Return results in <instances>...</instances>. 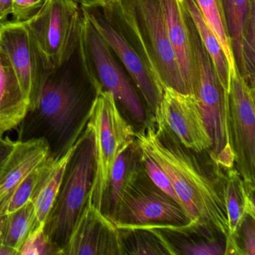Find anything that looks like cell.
<instances>
[{
    "mask_svg": "<svg viewBox=\"0 0 255 255\" xmlns=\"http://www.w3.org/2000/svg\"><path fill=\"white\" fill-rule=\"evenodd\" d=\"M15 144L16 141H13L8 137L3 138L2 134L0 133V170L9 157Z\"/></svg>",
    "mask_w": 255,
    "mask_h": 255,
    "instance_id": "33",
    "label": "cell"
},
{
    "mask_svg": "<svg viewBox=\"0 0 255 255\" xmlns=\"http://www.w3.org/2000/svg\"><path fill=\"white\" fill-rule=\"evenodd\" d=\"M116 0H101V6H104V5H110V4L116 2Z\"/></svg>",
    "mask_w": 255,
    "mask_h": 255,
    "instance_id": "38",
    "label": "cell"
},
{
    "mask_svg": "<svg viewBox=\"0 0 255 255\" xmlns=\"http://www.w3.org/2000/svg\"><path fill=\"white\" fill-rule=\"evenodd\" d=\"M204 20L219 40L229 65L230 72L236 69L227 32L226 22L221 0H195Z\"/></svg>",
    "mask_w": 255,
    "mask_h": 255,
    "instance_id": "26",
    "label": "cell"
},
{
    "mask_svg": "<svg viewBox=\"0 0 255 255\" xmlns=\"http://www.w3.org/2000/svg\"><path fill=\"white\" fill-rule=\"evenodd\" d=\"M109 219L118 228L180 229L195 225L180 204L155 186L143 165Z\"/></svg>",
    "mask_w": 255,
    "mask_h": 255,
    "instance_id": "6",
    "label": "cell"
},
{
    "mask_svg": "<svg viewBox=\"0 0 255 255\" xmlns=\"http://www.w3.org/2000/svg\"><path fill=\"white\" fill-rule=\"evenodd\" d=\"M226 22L227 32L237 71L241 74V35L243 26L255 0H221Z\"/></svg>",
    "mask_w": 255,
    "mask_h": 255,
    "instance_id": "24",
    "label": "cell"
},
{
    "mask_svg": "<svg viewBox=\"0 0 255 255\" xmlns=\"http://www.w3.org/2000/svg\"><path fill=\"white\" fill-rule=\"evenodd\" d=\"M119 229L89 198L62 255H123Z\"/></svg>",
    "mask_w": 255,
    "mask_h": 255,
    "instance_id": "14",
    "label": "cell"
},
{
    "mask_svg": "<svg viewBox=\"0 0 255 255\" xmlns=\"http://www.w3.org/2000/svg\"><path fill=\"white\" fill-rule=\"evenodd\" d=\"M185 17L198 81L197 98L212 138L209 156L220 168L230 169L234 167V153L230 135L228 93L219 80L211 58L186 8Z\"/></svg>",
    "mask_w": 255,
    "mask_h": 255,
    "instance_id": "5",
    "label": "cell"
},
{
    "mask_svg": "<svg viewBox=\"0 0 255 255\" xmlns=\"http://www.w3.org/2000/svg\"><path fill=\"white\" fill-rule=\"evenodd\" d=\"M13 0H0V23L7 20L11 15Z\"/></svg>",
    "mask_w": 255,
    "mask_h": 255,
    "instance_id": "34",
    "label": "cell"
},
{
    "mask_svg": "<svg viewBox=\"0 0 255 255\" xmlns=\"http://www.w3.org/2000/svg\"><path fill=\"white\" fill-rule=\"evenodd\" d=\"M88 125L93 129L97 169L92 202L101 211L110 171L119 153L135 139L132 125L123 117L113 95L101 90L92 107Z\"/></svg>",
    "mask_w": 255,
    "mask_h": 255,
    "instance_id": "8",
    "label": "cell"
},
{
    "mask_svg": "<svg viewBox=\"0 0 255 255\" xmlns=\"http://www.w3.org/2000/svg\"><path fill=\"white\" fill-rule=\"evenodd\" d=\"M81 8L125 67L145 103L150 121L162 101L164 89L129 38L116 1L104 6Z\"/></svg>",
    "mask_w": 255,
    "mask_h": 255,
    "instance_id": "7",
    "label": "cell"
},
{
    "mask_svg": "<svg viewBox=\"0 0 255 255\" xmlns=\"http://www.w3.org/2000/svg\"><path fill=\"white\" fill-rule=\"evenodd\" d=\"M29 108L8 57L0 48V133L18 128Z\"/></svg>",
    "mask_w": 255,
    "mask_h": 255,
    "instance_id": "18",
    "label": "cell"
},
{
    "mask_svg": "<svg viewBox=\"0 0 255 255\" xmlns=\"http://www.w3.org/2000/svg\"><path fill=\"white\" fill-rule=\"evenodd\" d=\"M237 255H255V218L246 215L235 236Z\"/></svg>",
    "mask_w": 255,
    "mask_h": 255,
    "instance_id": "31",
    "label": "cell"
},
{
    "mask_svg": "<svg viewBox=\"0 0 255 255\" xmlns=\"http://www.w3.org/2000/svg\"><path fill=\"white\" fill-rule=\"evenodd\" d=\"M125 29L162 87L188 95L160 0H116Z\"/></svg>",
    "mask_w": 255,
    "mask_h": 255,
    "instance_id": "4",
    "label": "cell"
},
{
    "mask_svg": "<svg viewBox=\"0 0 255 255\" xmlns=\"http://www.w3.org/2000/svg\"><path fill=\"white\" fill-rule=\"evenodd\" d=\"M55 162L56 161L48 156L45 160L35 167L17 186L4 208L2 215L12 213L30 201L37 185L42 177L50 171Z\"/></svg>",
    "mask_w": 255,
    "mask_h": 255,
    "instance_id": "27",
    "label": "cell"
},
{
    "mask_svg": "<svg viewBox=\"0 0 255 255\" xmlns=\"http://www.w3.org/2000/svg\"><path fill=\"white\" fill-rule=\"evenodd\" d=\"M101 90L81 32L72 56L47 73L36 104L19 125L17 141L43 139L49 157L60 159L86 128Z\"/></svg>",
    "mask_w": 255,
    "mask_h": 255,
    "instance_id": "1",
    "label": "cell"
},
{
    "mask_svg": "<svg viewBox=\"0 0 255 255\" xmlns=\"http://www.w3.org/2000/svg\"><path fill=\"white\" fill-rule=\"evenodd\" d=\"M141 154V148L134 139L119 153L115 161L101 207V213L107 217L113 214L129 180L142 167Z\"/></svg>",
    "mask_w": 255,
    "mask_h": 255,
    "instance_id": "19",
    "label": "cell"
},
{
    "mask_svg": "<svg viewBox=\"0 0 255 255\" xmlns=\"http://www.w3.org/2000/svg\"><path fill=\"white\" fill-rule=\"evenodd\" d=\"M255 93L237 68L231 71L228 119L234 165L244 183L255 188Z\"/></svg>",
    "mask_w": 255,
    "mask_h": 255,
    "instance_id": "12",
    "label": "cell"
},
{
    "mask_svg": "<svg viewBox=\"0 0 255 255\" xmlns=\"http://www.w3.org/2000/svg\"><path fill=\"white\" fill-rule=\"evenodd\" d=\"M183 1L186 10L195 24L201 41L211 58L219 80L224 89L228 93L231 72H230L228 60L222 50V46L207 22L204 20L201 11L195 3V0H183Z\"/></svg>",
    "mask_w": 255,
    "mask_h": 255,
    "instance_id": "21",
    "label": "cell"
},
{
    "mask_svg": "<svg viewBox=\"0 0 255 255\" xmlns=\"http://www.w3.org/2000/svg\"><path fill=\"white\" fill-rule=\"evenodd\" d=\"M35 210L33 203L28 201L12 213L5 214L2 244L20 250L23 243L34 231Z\"/></svg>",
    "mask_w": 255,
    "mask_h": 255,
    "instance_id": "25",
    "label": "cell"
},
{
    "mask_svg": "<svg viewBox=\"0 0 255 255\" xmlns=\"http://www.w3.org/2000/svg\"><path fill=\"white\" fill-rule=\"evenodd\" d=\"M83 11V10H82ZM81 32L94 72L103 90L110 92L118 106L141 126L150 122L138 90L128 73L93 23L83 11ZM133 83V82H132Z\"/></svg>",
    "mask_w": 255,
    "mask_h": 255,
    "instance_id": "10",
    "label": "cell"
},
{
    "mask_svg": "<svg viewBox=\"0 0 255 255\" xmlns=\"http://www.w3.org/2000/svg\"><path fill=\"white\" fill-rule=\"evenodd\" d=\"M84 8L101 6V0H70Z\"/></svg>",
    "mask_w": 255,
    "mask_h": 255,
    "instance_id": "35",
    "label": "cell"
},
{
    "mask_svg": "<svg viewBox=\"0 0 255 255\" xmlns=\"http://www.w3.org/2000/svg\"><path fill=\"white\" fill-rule=\"evenodd\" d=\"M81 6L70 0H47L39 12L26 22L49 71L65 63L78 45Z\"/></svg>",
    "mask_w": 255,
    "mask_h": 255,
    "instance_id": "9",
    "label": "cell"
},
{
    "mask_svg": "<svg viewBox=\"0 0 255 255\" xmlns=\"http://www.w3.org/2000/svg\"><path fill=\"white\" fill-rule=\"evenodd\" d=\"M48 156V146L43 139L16 141L0 170V215L23 179Z\"/></svg>",
    "mask_w": 255,
    "mask_h": 255,
    "instance_id": "15",
    "label": "cell"
},
{
    "mask_svg": "<svg viewBox=\"0 0 255 255\" xmlns=\"http://www.w3.org/2000/svg\"><path fill=\"white\" fill-rule=\"evenodd\" d=\"M46 1L47 0H13L11 20L26 23L39 12Z\"/></svg>",
    "mask_w": 255,
    "mask_h": 255,
    "instance_id": "32",
    "label": "cell"
},
{
    "mask_svg": "<svg viewBox=\"0 0 255 255\" xmlns=\"http://www.w3.org/2000/svg\"><path fill=\"white\" fill-rule=\"evenodd\" d=\"M124 255H175L160 230L156 228H118Z\"/></svg>",
    "mask_w": 255,
    "mask_h": 255,
    "instance_id": "20",
    "label": "cell"
},
{
    "mask_svg": "<svg viewBox=\"0 0 255 255\" xmlns=\"http://www.w3.org/2000/svg\"><path fill=\"white\" fill-rule=\"evenodd\" d=\"M70 153L71 150L65 156L56 161L50 171L42 177L35 188L30 200L33 203L35 210L34 231L44 227V222L57 195Z\"/></svg>",
    "mask_w": 255,
    "mask_h": 255,
    "instance_id": "22",
    "label": "cell"
},
{
    "mask_svg": "<svg viewBox=\"0 0 255 255\" xmlns=\"http://www.w3.org/2000/svg\"><path fill=\"white\" fill-rule=\"evenodd\" d=\"M141 160L146 174H147L150 180L154 183L155 186H157L162 192H165L166 195L180 204L171 184V180L163 168L153 158L143 150H141Z\"/></svg>",
    "mask_w": 255,
    "mask_h": 255,
    "instance_id": "30",
    "label": "cell"
},
{
    "mask_svg": "<svg viewBox=\"0 0 255 255\" xmlns=\"http://www.w3.org/2000/svg\"><path fill=\"white\" fill-rule=\"evenodd\" d=\"M225 171L224 196L229 229L225 255H237L236 234L246 215L255 218V188L247 186L234 167Z\"/></svg>",
    "mask_w": 255,
    "mask_h": 255,
    "instance_id": "17",
    "label": "cell"
},
{
    "mask_svg": "<svg viewBox=\"0 0 255 255\" xmlns=\"http://www.w3.org/2000/svg\"><path fill=\"white\" fill-rule=\"evenodd\" d=\"M241 59L240 75L255 89V6L251 9L242 32Z\"/></svg>",
    "mask_w": 255,
    "mask_h": 255,
    "instance_id": "28",
    "label": "cell"
},
{
    "mask_svg": "<svg viewBox=\"0 0 255 255\" xmlns=\"http://www.w3.org/2000/svg\"><path fill=\"white\" fill-rule=\"evenodd\" d=\"M168 38L180 67L188 95L196 97L198 81L183 0H160Z\"/></svg>",
    "mask_w": 255,
    "mask_h": 255,
    "instance_id": "16",
    "label": "cell"
},
{
    "mask_svg": "<svg viewBox=\"0 0 255 255\" xmlns=\"http://www.w3.org/2000/svg\"><path fill=\"white\" fill-rule=\"evenodd\" d=\"M184 228L168 229L180 236L179 240L171 243L175 255H225L226 241L222 242L213 236L216 229L212 227L196 225L194 226V237L189 238Z\"/></svg>",
    "mask_w": 255,
    "mask_h": 255,
    "instance_id": "23",
    "label": "cell"
},
{
    "mask_svg": "<svg viewBox=\"0 0 255 255\" xmlns=\"http://www.w3.org/2000/svg\"><path fill=\"white\" fill-rule=\"evenodd\" d=\"M20 255H62V250L52 243L43 227L32 232L19 250Z\"/></svg>",
    "mask_w": 255,
    "mask_h": 255,
    "instance_id": "29",
    "label": "cell"
},
{
    "mask_svg": "<svg viewBox=\"0 0 255 255\" xmlns=\"http://www.w3.org/2000/svg\"><path fill=\"white\" fill-rule=\"evenodd\" d=\"M96 169L95 135L87 124L71 147L57 195L43 227L49 240L62 251L92 198Z\"/></svg>",
    "mask_w": 255,
    "mask_h": 255,
    "instance_id": "3",
    "label": "cell"
},
{
    "mask_svg": "<svg viewBox=\"0 0 255 255\" xmlns=\"http://www.w3.org/2000/svg\"><path fill=\"white\" fill-rule=\"evenodd\" d=\"M0 48L5 53L29 102L33 108L49 70L26 23H0Z\"/></svg>",
    "mask_w": 255,
    "mask_h": 255,
    "instance_id": "13",
    "label": "cell"
},
{
    "mask_svg": "<svg viewBox=\"0 0 255 255\" xmlns=\"http://www.w3.org/2000/svg\"><path fill=\"white\" fill-rule=\"evenodd\" d=\"M150 122L156 129L197 153H210L212 138L196 97L164 88Z\"/></svg>",
    "mask_w": 255,
    "mask_h": 255,
    "instance_id": "11",
    "label": "cell"
},
{
    "mask_svg": "<svg viewBox=\"0 0 255 255\" xmlns=\"http://www.w3.org/2000/svg\"><path fill=\"white\" fill-rule=\"evenodd\" d=\"M135 140L163 168L192 223L212 227L227 240L229 229L222 168L213 160L204 162L201 153L182 145L151 122L135 132Z\"/></svg>",
    "mask_w": 255,
    "mask_h": 255,
    "instance_id": "2",
    "label": "cell"
},
{
    "mask_svg": "<svg viewBox=\"0 0 255 255\" xmlns=\"http://www.w3.org/2000/svg\"><path fill=\"white\" fill-rule=\"evenodd\" d=\"M5 215H0V244H2V231L5 224Z\"/></svg>",
    "mask_w": 255,
    "mask_h": 255,
    "instance_id": "37",
    "label": "cell"
},
{
    "mask_svg": "<svg viewBox=\"0 0 255 255\" xmlns=\"http://www.w3.org/2000/svg\"><path fill=\"white\" fill-rule=\"evenodd\" d=\"M0 255H19V252L12 248L0 244Z\"/></svg>",
    "mask_w": 255,
    "mask_h": 255,
    "instance_id": "36",
    "label": "cell"
}]
</instances>
